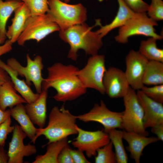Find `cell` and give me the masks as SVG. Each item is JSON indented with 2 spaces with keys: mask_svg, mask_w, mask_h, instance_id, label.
Masks as SVG:
<instances>
[{
  "mask_svg": "<svg viewBox=\"0 0 163 163\" xmlns=\"http://www.w3.org/2000/svg\"><path fill=\"white\" fill-rule=\"evenodd\" d=\"M151 131L157 136L159 140L163 141V124L151 128Z\"/></svg>",
  "mask_w": 163,
  "mask_h": 163,
  "instance_id": "8d00e7d4",
  "label": "cell"
},
{
  "mask_svg": "<svg viewBox=\"0 0 163 163\" xmlns=\"http://www.w3.org/2000/svg\"><path fill=\"white\" fill-rule=\"evenodd\" d=\"M11 80L10 77L7 72L0 67V85Z\"/></svg>",
  "mask_w": 163,
  "mask_h": 163,
  "instance_id": "74e56055",
  "label": "cell"
},
{
  "mask_svg": "<svg viewBox=\"0 0 163 163\" xmlns=\"http://www.w3.org/2000/svg\"><path fill=\"white\" fill-rule=\"evenodd\" d=\"M108 133L114 148L117 163H127L128 158L123 142V131L114 129Z\"/></svg>",
  "mask_w": 163,
  "mask_h": 163,
  "instance_id": "4316f807",
  "label": "cell"
},
{
  "mask_svg": "<svg viewBox=\"0 0 163 163\" xmlns=\"http://www.w3.org/2000/svg\"><path fill=\"white\" fill-rule=\"evenodd\" d=\"M123 138L128 143L127 149L135 163H139L143 151L148 145L158 140L157 137H148L134 132L123 131Z\"/></svg>",
  "mask_w": 163,
  "mask_h": 163,
  "instance_id": "2e32d148",
  "label": "cell"
},
{
  "mask_svg": "<svg viewBox=\"0 0 163 163\" xmlns=\"http://www.w3.org/2000/svg\"><path fill=\"white\" fill-rule=\"evenodd\" d=\"M12 44L9 39L5 42V40L0 38V57L12 50Z\"/></svg>",
  "mask_w": 163,
  "mask_h": 163,
  "instance_id": "d590c367",
  "label": "cell"
},
{
  "mask_svg": "<svg viewBox=\"0 0 163 163\" xmlns=\"http://www.w3.org/2000/svg\"><path fill=\"white\" fill-rule=\"evenodd\" d=\"M60 30L59 26L47 14L31 16L17 42L21 46H24L26 42L31 40L39 42L49 34Z\"/></svg>",
  "mask_w": 163,
  "mask_h": 163,
  "instance_id": "ba28073f",
  "label": "cell"
},
{
  "mask_svg": "<svg viewBox=\"0 0 163 163\" xmlns=\"http://www.w3.org/2000/svg\"><path fill=\"white\" fill-rule=\"evenodd\" d=\"M10 116H11L10 109L3 111L0 108V125Z\"/></svg>",
  "mask_w": 163,
  "mask_h": 163,
  "instance_id": "ab89813d",
  "label": "cell"
},
{
  "mask_svg": "<svg viewBox=\"0 0 163 163\" xmlns=\"http://www.w3.org/2000/svg\"><path fill=\"white\" fill-rule=\"evenodd\" d=\"M77 119L76 116L71 114L64 106L60 108L54 106L49 114L47 126L45 128L37 129L33 143H35L41 136H44L50 143L77 134Z\"/></svg>",
  "mask_w": 163,
  "mask_h": 163,
  "instance_id": "3957f363",
  "label": "cell"
},
{
  "mask_svg": "<svg viewBox=\"0 0 163 163\" xmlns=\"http://www.w3.org/2000/svg\"><path fill=\"white\" fill-rule=\"evenodd\" d=\"M71 149L68 144L63 148L58 157V163H74L71 155Z\"/></svg>",
  "mask_w": 163,
  "mask_h": 163,
  "instance_id": "836d02e7",
  "label": "cell"
},
{
  "mask_svg": "<svg viewBox=\"0 0 163 163\" xmlns=\"http://www.w3.org/2000/svg\"><path fill=\"white\" fill-rule=\"evenodd\" d=\"M133 11L136 13H146L149 5L142 0H123Z\"/></svg>",
  "mask_w": 163,
  "mask_h": 163,
  "instance_id": "d6a6232c",
  "label": "cell"
},
{
  "mask_svg": "<svg viewBox=\"0 0 163 163\" xmlns=\"http://www.w3.org/2000/svg\"><path fill=\"white\" fill-rule=\"evenodd\" d=\"M125 107L122 112V129L148 136L149 133L144 126V113L135 90L130 87L128 92L123 97Z\"/></svg>",
  "mask_w": 163,
  "mask_h": 163,
  "instance_id": "8992f818",
  "label": "cell"
},
{
  "mask_svg": "<svg viewBox=\"0 0 163 163\" xmlns=\"http://www.w3.org/2000/svg\"><path fill=\"white\" fill-rule=\"evenodd\" d=\"M137 96L143 110L145 128H152L163 124V105L146 95L141 90L137 91Z\"/></svg>",
  "mask_w": 163,
  "mask_h": 163,
  "instance_id": "9a60e30c",
  "label": "cell"
},
{
  "mask_svg": "<svg viewBox=\"0 0 163 163\" xmlns=\"http://www.w3.org/2000/svg\"><path fill=\"white\" fill-rule=\"evenodd\" d=\"M145 85L163 84V62L149 61L143 76Z\"/></svg>",
  "mask_w": 163,
  "mask_h": 163,
  "instance_id": "603a6c76",
  "label": "cell"
},
{
  "mask_svg": "<svg viewBox=\"0 0 163 163\" xmlns=\"http://www.w3.org/2000/svg\"><path fill=\"white\" fill-rule=\"evenodd\" d=\"M10 109L11 116L18 122L27 136L33 142L37 128L34 126L27 114L24 106L21 104Z\"/></svg>",
  "mask_w": 163,
  "mask_h": 163,
  "instance_id": "7402d4cb",
  "label": "cell"
},
{
  "mask_svg": "<svg viewBox=\"0 0 163 163\" xmlns=\"http://www.w3.org/2000/svg\"><path fill=\"white\" fill-rule=\"evenodd\" d=\"M0 67L8 74L15 90L25 100L27 103H32L37 99L40 94L34 92L30 86L26 83L24 79L21 80L19 78V75L17 72L0 59Z\"/></svg>",
  "mask_w": 163,
  "mask_h": 163,
  "instance_id": "d6986e66",
  "label": "cell"
},
{
  "mask_svg": "<svg viewBox=\"0 0 163 163\" xmlns=\"http://www.w3.org/2000/svg\"><path fill=\"white\" fill-rule=\"evenodd\" d=\"M113 145L110 141L109 143L98 149L95 158L96 163H117L115 152L113 150Z\"/></svg>",
  "mask_w": 163,
  "mask_h": 163,
  "instance_id": "83f0119b",
  "label": "cell"
},
{
  "mask_svg": "<svg viewBox=\"0 0 163 163\" xmlns=\"http://www.w3.org/2000/svg\"><path fill=\"white\" fill-rule=\"evenodd\" d=\"M157 40L152 37L142 40L138 51L149 61L163 62V50L158 47Z\"/></svg>",
  "mask_w": 163,
  "mask_h": 163,
  "instance_id": "484cf974",
  "label": "cell"
},
{
  "mask_svg": "<svg viewBox=\"0 0 163 163\" xmlns=\"http://www.w3.org/2000/svg\"><path fill=\"white\" fill-rule=\"evenodd\" d=\"M27 137L20 125H15L8 152V163H23L24 158L36 153L37 149L34 145H25L24 139Z\"/></svg>",
  "mask_w": 163,
  "mask_h": 163,
  "instance_id": "4fadbf2b",
  "label": "cell"
},
{
  "mask_svg": "<svg viewBox=\"0 0 163 163\" xmlns=\"http://www.w3.org/2000/svg\"><path fill=\"white\" fill-rule=\"evenodd\" d=\"M104 0H98V1L100 2H102V1H103Z\"/></svg>",
  "mask_w": 163,
  "mask_h": 163,
  "instance_id": "b9f144b4",
  "label": "cell"
},
{
  "mask_svg": "<svg viewBox=\"0 0 163 163\" xmlns=\"http://www.w3.org/2000/svg\"><path fill=\"white\" fill-rule=\"evenodd\" d=\"M76 128L78 136L72 144L77 149L85 152L88 158L95 156L97 150L110 141L108 133L104 130L88 131L77 125Z\"/></svg>",
  "mask_w": 163,
  "mask_h": 163,
  "instance_id": "8fae6325",
  "label": "cell"
},
{
  "mask_svg": "<svg viewBox=\"0 0 163 163\" xmlns=\"http://www.w3.org/2000/svg\"><path fill=\"white\" fill-rule=\"evenodd\" d=\"M117 1L119 7L113 19L110 23L104 26L101 23L99 25L101 28L96 31L102 38L113 30L124 25L136 13L128 7L123 0Z\"/></svg>",
  "mask_w": 163,
  "mask_h": 163,
  "instance_id": "ffe728a7",
  "label": "cell"
},
{
  "mask_svg": "<svg viewBox=\"0 0 163 163\" xmlns=\"http://www.w3.org/2000/svg\"><path fill=\"white\" fill-rule=\"evenodd\" d=\"M21 0L29 9L31 16L44 15L48 11V0Z\"/></svg>",
  "mask_w": 163,
  "mask_h": 163,
  "instance_id": "f1b7e54d",
  "label": "cell"
},
{
  "mask_svg": "<svg viewBox=\"0 0 163 163\" xmlns=\"http://www.w3.org/2000/svg\"><path fill=\"white\" fill-rule=\"evenodd\" d=\"M148 61L138 51L133 50L126 56L124 72L130 87L135 91L141 90L144 85L143 78Z\"/></svg>",
  "mask_w": 163,
  "mask_h": 163,
  "instance_id": "7c38bea8",
  "label": "cell"
},
{
  "mask_svg": "<svg viewBox=\"0 0 163 163\" xmlns=\"http://www.w3.org/2000/svg\"><path fill=\"white\" fill-rule=\"evenodd\" d=\"M48 90H42L37 99L30 103H26L25 106L27 114L34 124L39 128L44 127L46 117V103Z\"/></svg>",
  "mask_w": 163,
  "mask_h": 163,
  "instance_id": "e0dca14e",
  "label": "cell"
},
{
  "mask_svg": "<svg viewBox=\"0 0 163 163\" xmlns=\"http://www.w3.org/2000/svg\"><path fill=\"white\" fill-rule=\"evenodd\" d=\"M78 69L72 65L54 63L47 68L48 75L42 82V90L55 89L56 93L53 97L57 101L66 102L77 98L85 94L87 89L78 77Z\"/></svg>",
  "mask_w": 163,
  "mask_h": 163,
  "instance_id": "6da1fadb",
  "label": "cell"
},
{
  "mask_svg": "<svg viewBox=\"0 0 163 163\" xmlns=\"http://www.w3.org/2000/svg\"><path fill=\"white\" fill-rule=\"evenodd\" d=\"M68 144L67 138L48 143L46 153L37 156L33 163H58L59 155L63 148Z\"/></svg>",
  "mask_w": 163,
  "mask_h": 163,
  "instance_id": "cb8c5ba5",
  "label": "cell"
},
{
  "mask_svg": "<svg viewBox=\"0 0 163 163\" xmlns=\"http://www.w3.org/2000/svg\"><path fill=\"white\" fill-rule=\"evenodd\" d=\"M158 25L157 22L150 18L146 13H136L124 25L119 28L115 40L118 43L125 44L128 43L130 37L142 35L161 40L163 36L157 34L155 28Z\"/></svg>",
  "mask_w": 163,
  "mask_h": 163,
  "instance_id": "5b68a950",
  "label": "cell"
},
{
  "mask_svg": "<svg viewBox=\"0 0 163 163\" xmlns=\"http://www.w3.org/2000/svg\"><path fill=\"white\" fill-rule=\"evenodd\" d=\"M23 3L21 0H0V38L5 41L7 21L12 13Z\"/></svg>",
  "mask_w": 163,
  "mask_h": 163,
  "instance_id": "d4e9b609",
  "label": "cell"
},
{
  "mask_svg": "<svg viewBox=\"0 0 163 163\" xmlns=\"http://www.w3.org/2000/svg\"><path fill=\"white\" fill-rule=\"evenodd\" d=\"M11 122L10 116L0 125V146H4L8 135L14 129V126H11Z\"/></svg>",
  "mask_w": 163,
  "mask_h": 163,
  "instance_id": "1f68e13d",
  "label": "cell"
},
{
  "mask_svg": "<svg viewBox=\"0 0 163 163\" xmlns=\"http://www.w3.org/2000/svg\"><path fill=\"white\" fill-rule=\"evenodd\" d=\"M70 0H64V1L65 2L68 3L70 1Z\"/></svg>",
  "mask_w": 163,
  "mask_h": 163,
  "instance_id": "60d3db41",
  "label": "cell"
},
{
  "mask_svg": "<svg viewBox=\"0 0 163 163\" xmlns=\"http://www.w3.org/2000/svg\"><path fill=\"white\" fill-rule=\"evenodd\" d=\"M103 82L105 94L111 98L123 97L130 87L124 72L114 67L107 69Z\"/></svg>",
  "mask_w": 163,
  "mask_h": 163,
  "instance_id": "5bb4252c",
  "label": "cell"
},
{
  "mask_svg": "<svg viewBox=\"0 0 163 163\" xmlns=\"http://www.w3.org/2000/svg\"><path fill=\"white\" fill-rule=\"evenodd\" d=\"M70 153L74 163H90L84 155L83 152L78 149H71Z\"/></svg>",
  "mask_w": 163,
  "mask_h": 163,
  "instance_id": "e575fe53",
  "label": "cell"
},
{
  "mask_svg": "<svg viewBox=\"0 0 163 163\" xmlns=\"http://www.w3.org/2000/svg\"><path fill=\"white\" fill-rule=\"evenodd\" d=\"M122 112L110 110L101 100L88 112L76 116L77 119L85 122H95L100 123L104 127V131L108 133L114 129H122Z\"/></svg>",
  "mask_w": 163,
  "mask_h": 163,
  "instance_id": "30bf717a",
  "label": "cell"
},
{
  "mask_svg": "<svg viewBox=\"0 0 163 163\" xmlns=\"http://www.w3.org/2000/svg\"><path fill=\"white\" fill-rule=\"evenodd\" d=\"M94 26L90 27L83 23L59 31L60 37L70 46L68 58L76 61L80 49L91 56L97 54L103 45L102 38L96 31L91 30Z\"/></svg>",
  "mask_w": 163,
  "mask_h": 163,
  "instance_id": "7a4b0ae2",
  "label": "cell"
},
{
  "mask_svg": "<svg viewBox=\"0 0 163 163\" xmlns=\"http://www.w3.org/2000/svg\"><path fill=\"white\" fill-rule=\"evenodd\" d=\"M27 103L25 100L18 94L11 81L0 85V108L3 111L11 109L21 104Z\"/></svg>",
  "mask_w": 163,
  "mask_h": 163,
  "instance_id": "44dd1931",
  "label": "cell"
},
{
  "mask_svg": "<svg viewBox=\"0 0 163 163\" xmlns=\"http://www.w3.org/2000/svg\"><path fill=\"white\" fill-rule=\"evenodd\" d=\"M47 13L60 30L83 23L87 19L86 8L81 4L71 5L60 0H48Z\"/></svg>",
  "mask_w": 163,
  "mask_h": 163,
  "instance_id": "277c9868",
  "label": "cell"
},
{
  "mask_svg": "<svg viewBox=\"0 0 163 163\" xmlns=\"http://www.w3.org/2000/svg\"><path fill=\"white\" fill-rule=\"evenodd\" d=\"M14 16L12 19V23L8 27L6 37L13 43L17 41L24 30L26 24L31 16L30 12L23 3L14 11Z\"/></svg>",
  "mask_w": 163,
  "mask_h": 163,
  "instance_id": "ac0fdd59",
  "label": "cell"
},
{
  "mask_svg": "<svg viewBox=\"0 0 163 163\" xmlns=\"http://www.w3.org/2000/svg\"><path fill=\"white\" fill-rule=\"evenodd\" d=\"M148 16L157 22L163 19V2L162 0H151L147 11Z\"/></svg>",
  "mask_w": 163,
  "mask_h": 163,
  "instance_id": "f546056e",
  "label": "cell"
},
{
  "mask_svg": "<svg viewBox=\"0 0 163 163\" xmlns=\"http://www.w3.org/2000/svg\"><path fill=\"white\" fill-rule=\"evenodd\" d=\"M106 70L104 56L97 54L91 56L85 66L78 69V75L87 89H94L104 94L105 91L103 81Z\"/></svg>",
  "mask_w": 163,
  "mask_h": 163,
  "instance_id": "52a82bcc",
  "label": "cell"
},
{
  "mask_svg": "<svg viewBox=\"0 0 163 163\" xmlns=\"http://www.w3.org/2000/svg\"><path fill=\"white\" fill-rule=\"evenodd\" d=\"M26 57L27 65L25 66H22L14 58L8 59L6 63L15 70L19 75L24 77L25 81L29 86L33 83L37 93L40 94L42 91V85L44 79L42 73L43 68L42 58L37 55L32 59L28 54Z\"/></svg>",
  "mask_w": 163,
  "mask_h": 163,
  "instance_id": "9c48e42d",
  "label": "cell"
},
{
  "mask_svg": "<svg viewBox=\"0 0 163 163\" xmlns=\"http://www.w3.org/2000/svg\"><path fill=\"white\" fill-rule=\"evenodd\" d=\"M147 96L159 103H163V84L148 87L144 85L140 90Z\"/></svg>",
  "mask_w": 163,
  "mask_h": 163,
  "instance_id": "4dcf8cb0",
  "label": "cell"
},
{
  "mask_svg": "<svg viewBox=\"0 0 163 163\" xmlns=\"http://www.w3.org/2000/svg\"><path fill=\"white\" fill-rule=\"evenodd\" d=\"M9 159L8 152L4 147L0 146V163H7Z\"/></svg>",
  "mask_w": 163,
  "mask_h": 163,
  "instance_id": "f35d334b",
  "label": "cell"
}]
</instances>
